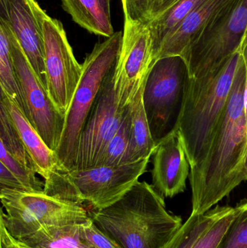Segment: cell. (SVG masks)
<instances>
[{"label":"cell","instance_id":"ffe728a7","mask_svg":"<svg viewBox=\"0 0 247 248\" xmlns=\"http://www.w3.org/2000/svg\"><path fill=\"white\" fill-rule=\"evenodd\" d=\"M232 208L216 205L202 215L191 214L162 248H193L200 237Z\"/></svg>","mask_w":247,"mask_h":248},{"label":"cell","instance_id":"f546056e","mask_svg":"<svg viewBox=\"0 0 247 248\" xmlns=\"http://www.w3.org/2000/svg\"><path fill=\"white\" fill-rule=\"evenodd\" d=\"M0 189H8L18 191V192H26L24 186L17 180V178L4 164L1 163H0Z\"/></svg>","mask_w":247,"mask_h":248},{"label":"cell","instance_id":"6da1fadb","mask_svg":"<svg viewBox=\"0 0 247 248\" xmlns=\"http://www.w3.org/2000/svg\"><path fill=\"white\" fill-rule=\"evenodd\" d=\"M243 45L226 108L207 151L190 169L192 215L205 214L247 182V33Z\"/></svg>","mask_w":247,"mask_h":248},{"label":"cell","instance_id":"f1b7e54d","mask_svg":"<svg viewBox=\"0 0 247 248\" xmlns=\"http://www.w3.org/2000/svg\"><path fill=\"white\" fill-rule=\"evenodd\" d=\"M83 238L95 248H120L113 240L102 232L93 223L91 217L81 224Z\"/></svg>","mask_w":247,"mask_h":248},{"label":"cell","instance_id":"8992f818","mask_svg":"<svg viewBox=\"0 0 247 248\" xmlns=\"http://www.w3.org/2000/svg\"><path fill=\"white\" fill-rule=\"evenodd\" d=\"M6 214L1 211L0 222L18 240L44 227L81 224L90 218L85 207L41 192L0 189Z\"/></svg>","mask_w":247,"mask_h":248},{"label":"cell","instance_id":"1f68e13d","mask_svg":"<svg viewBox=\"0 0 247 248\" xmlns=\"http://www.w3.org/2000/svg\"><path fill=\"white\" fill-rule=\"evenodd\" d=\"M98 1L105 13L108 16H111V14H110V1L111 0H98Z\"/></svg>","mask_w":247,"mask_h":248},{"label":"cell","instance_id":"8fae6325","mask_svg":"<svg viewBox=\"0 0 247 248\" xmlns=\"http://www.w3.org/2000/svg\"><path fill=\"white\" fill-rule=\"evenodd\" d=\"M155 62L153 41L147 25L124 17L121 49L113 76L114 90L122 109L133 103Z\"/></svg>","mask_w":247,"mask_h":248},{"label":"cell","instance_id":"d4e9b609","mask_svg":"<svg viewBox=\"0 0 247 248\" xmlns=\"http://www.w3.org/2000/svg\"><path fill=\"white\" fill-rule=\"evenodd\" d=\"M174 0H121L123 14L148 24Z\"/></svg>","mask_w":247,"mask_h":248},{"label":"cell","instance_id":"5bb4252c","mask_svg":"<svg viewBox=\"0 0 247 248\" xmlns=\"http://www.w3.org/2000/svg\"><path fill=\"white\" fill-rule=\"evenodd\" d=\"M152 155V185L157 192L164 198L184 192L190 165L180 131L173 128L157 144Z\"/></svg>","mask_w":247,"mask_h":248},{"label":"cell","instance_id":"7402d4cb","mask_svg":"<svg viewBox=\"0 0 247 248\" xmlns=\"http://www.w3.org/2000/svg\"><path fill=\"white\" fill-rule=\"evenodd\" d=\"M0 87L27 117V110L12 55L5 26L0 21Z\"/></svg>","mask_w":247,"mask_h":248},{"label":"cell","instance_id":"d6986e66","mask_svg":"<svg viewBox=\"0 0 247 248\" xmlns=\"http://www.w3.org/2000/svg\"><path fill=\"white\" fill-rule=\"evenodd\" d=\"M81 224L44 227L20 241L31 248H95L83 238Z\"/></svg>","mask_w":247,"mask_h":248},{"label":"cell","instance_id":"2e32d148","mask_svg":"<svg viewBox=\"0 0 247 248\" xmlns=\"http://www.w3.org/2000/svg\"><path fill=\"white\" fill-rule=\"evenodd\" d=\"M0 104L4 106L15 127L33 161L35 170L44 179V186H49L62 173L68 171L59 161L55 152L48 147L21 109L1 90Z\"/></svg>","mask_w":247,"mask_h":248},{"label":"cell","instance_id":"52a82bcc","mask_svg":"<svg viewBox=\"0 0 247 248\" xmlns=\"http://www.w3.org/2000/svg\"><path fill=\"white\" fill-rule=\"evenodd\" d=\"M188 71L184 58L171 56L158 60L146 78L143 101L149 128L156 144L172 129L178 116Z\"/></svg>","mask_w":247,"mask_h":248},{"label":"cell","instance_id":"4316f807","mask_svg":"<svg viewBox=\"0 0 247 248\" xmlns=\"http://www.w3.org/2000/svg\"><path fill=\"white\" fill-rule=\"evenodd\" d=\"M236 207V217L218 248H247V200Z\"/></svg>","mask_w":247,"mask_h":248},{"label":"cell","instance_id":"9c48e42d","mask_svg":"<svg viewBox=\"0 0 247 248\" xmlns=\"http://www.w3.org/2000/svg\"><path fill=\"white\" fill-rule=\"evenodd\" d=\"M46 89L58 110L66 115L82 76V64L77 61L63 25L42 13Z\"/></svg>","mask_w":247,"mask_h":248},{"label":"cell","instance_id":"ba28073f","mask_svg":"<svg viewBox=\"0 0 247 248\" xmlns=\"http://www.w3.org/2000/svg\"><path fill=\"white\" fill-rule=\"evenodd\" d=\"M247 32V0H239L191 46L184 59L188 77L200 78L221 68Z\"/></svg>","mask_w":247,"mask_h":248},{"label":"cell","instance_id":"9a60e30c","mask_svg":"<svg viewBox=\"0 0 247 248\" xmlns=\"http://www.w3.org/2000/svg\"><path fill=\"white\" fill-rule=\"evenodd\" d=\"M239 0H204L189 13L160 45L155 61L187 55L191 46Z\"/></svg>","mask_w":247,"mask_h":248},{"label":"cell","instance_id":"44dd1931","mask_svg":"<svg viewBox=\"0 0 247 248\" xmlns=\"http://www.w3.org/2000/svg\"><path fill=\"white\" fill-rule=\"evenodd\" d=\"M204 0H174L147 25L153 41L154 57L164 39Z\"/></svg>","mask_w":247,"mask_h":248},{"label":"cell","instance_id":"603a6c76","mask_svg":"<svg viewBox=\"0 0 247 248\" xmlns=\"http://www.w3.org/2000/svg\"><path fill=\"white\" fill-rule=\"evenodd\" d=\"M0 144L17 161L35 170L30 155L25 148L8 113L1 104H0Z\"/></svg>","mask_w":247,"mask_h":248},{"label":"cell","instance_id":"7a4b0ae2","mask_svg":"<svg viewBox=\"0 0 247 248\" xmlns=\"http://www.w3.org/2000/svg\"><path fill=\"white\" fill-rule=\"evenodd\" d=\"M88 214L94 225L120 248H162L183 224L146 182H138L113 205Z\"/></svg>","mask_w":247,"mask_h":248},{"label":"cell","instance_id":"277c9868","mask_svg":"<svg viewBox=\"0 0 247 248\" xmlns=\"http://www.w3.org/2000/svg\"><path fill=\"white\" fill-rule=\"evenodd\" d=\"M122 42L123 31L115 32L104 42L96 44L82 63V76L65 115L63 132L55 151L68 171L75 169L81 133L104 81L116 68Z\"/></svg>","mask_w":247,"mask_h":248},{"label":"cell","instance_id":"e0dca14e","mask_svg":"<svg viewBox=\"0 0 247 248\" xmlns=\"http://www.w3.org/2000/svg\"><path fill=\"white\" fill-rule=\"evenodd\" d=\"M145 87L129 106V143L123 164L151 157L156 148L144 106Z\"/></svg>","mask_w":247,"mask_h":248},{"label":"cell","instance_id":"5b68a950","mask_svg":"<svg viewBox=\"0 0 247 248\" xmlns=\"http://www.w3.org/2000/svg\"><path fill=\"white\" fill-rule=\"evenodd\" d=\"M151 157L116 166H97L62 173L44 188L50 196L98 211L113 205L139 182Z\"/></svg>","mask_w":247,"mask_h":248},{"label":"cell","instance_id":"83f0119b","mask_svg":"<svg viewBox=\"0 0 247 248\" xmlns=\"http://www.w3.org/2000/svg\"><path fill=\"white\" fill-rule=\"evenodd\" d=\"M237 207L232 209L218 220L194 245L193 248H218L220 246L228 229L237 214Z\"/></svg>","mask_w":247,"mask_h":248},{"label":"cell","instance_id":"7c38bea8","mask_svg":"<svg viewBox=\"0 0 247 248\" xmlns=\"http://www.w3.org/2000/svg\"><path fill=\"white\" fill-rule=\"evenodd\" d=\"M114 71L104 81L81 133L73 170L95 167L123 122L128 108L119 106L113 86Z\"/></svg>","mask_w":247,"mask_h":248},{"label":"cell","instance_id":"30bf717a","mask_svg":"<svg viewBox=\"0 0 247 248\" xmlns=\"http://www.w3.org/2000/svg\"><path fill=\"white\" fill-rule=\"evenodd\" d=\"M12 55L27 110V118L48 147L56 151L63 132L65 117L49 97L46 87L35 73L18 41L5 21Z\"/></svg>","mask_w":247,"mask_h":248},{"label":"cell","instance_id":"4dcf8cb0","mask_svg":"<svg viewBox=\"0 0 247 248\" xmlns=\"http://www.w3.org/2000/svg\"><path fill=\"white\" fill-rule=\"evenodd\" d=\"M0 248H31L26 246L9 233L2 223L0 222Z\"/></svg>","mask_w":247,"mask_h":248},{"label":"cell","instance_id":"3957f363","mask_svg":"<svg viewBox=\"0 0 247 248\" xmlns=\"http://www.w3.org/2000/svg\"><path fill=\"white\" fill-rule=\"evenodd\" d=\"M244 54L239 49L217 71L200 78L187 74L181 108L173 128L181 133L190 169L204 155L223 115Z\"/></svg>","mask_w":247,"mask_h":248},{"label":"cell","instance_id":"ac0fdd59","mask_svg":"<svg viewBox=\"0 0 247 248\" xmlns=\"http://www.w3.org/2000/svg\"><path fill=\"white\" fill-rule=\"evenodd\" d=\"M63 10L72 20L89 33L110 37L115 33L108 16L98 0H60Z\"/></svg>","mask_w":247,"mask_h":248},{"label":"cell","instance_id":"cb8c5ba5","mask_svg":"<svg viewBox=\"0 0 247 248\" xmlns=\"http://www.w3.org/2000/svg\"><path fill=\"white\" fill-rule=\"evenodd\" d=\"M129 116L128 108L120 128L106 147L95 167L123 165L129 147Z\"/></svg>","mask_w":247,"mask_h":248},{"label":"cell","instance_id":"4fadbf2b","mask_svg":"<svg viewBox=\"0 0 247 248\" xmlns=\"http://www.w3.org/2000/svg\"><path fill=\"white\" fill-rule=\"evenodd\" d=\"M43 10L36 0H0V18L8 25L46 88L42 27Z\"/></svg>","mask_w":247,"mask_h":248},{"label":"cell","instance_id":"484cf974","mask_svg":"<svg viewBox=\"0 0 247 248\" xmlns=\"http://www.w3.org/2000/svg\"><path fill=\"white\" fill-rule=\"evenodd\" d=\"M0 163L4 164L17 178L26 189V192H44V184L36 176V171L17 161L0 144Z\"/></svg>","mask_w":247,"mask_h":248}]
</instances>
